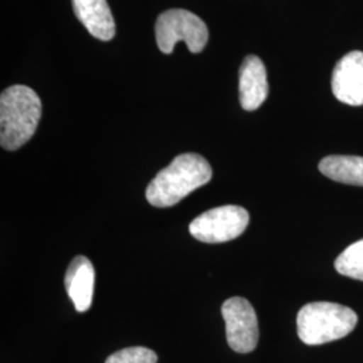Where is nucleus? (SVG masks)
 <instances>
[{
  "label": "nucleus",
  "mask_w": 363,
  "mask_h": 363,
  "mask_svg": "<svg viewBox=\"0 0 363 363\" xmlns=\"http://www.w3.org/2000/svg\"><path fill=\"white\" fill-rule=\"evenodd\" d=\"M213 169L198 154L177 156L169 167L156 174L147 187V201L155 208H171L184 196L211 181Z\"/></svg>",
  "instance_id": "1"
},
{
  "label": "nucleus",
  "mask_w": 363,
  "mask_h": 363,
  "mask_svg": "<svg viewBox=\"0 0 363 363\" xmlns=\"http://www.w3.org/2000/svg\"><path fill=\"white\" fill-rule=\"evenodd\" d=\"M42 115L38 94L25 85H13L0 97V144L7 151L21 148L34 136Z\"/></svg>",
  "instance_id": "2"
},
{
  "label": "nucleus",
  "mask_w": 363,
  "mask_h": 363,
  "mask_svg": "<svg viewBox=\"0 0 363 363\" xmlns=\"http://www.w3.org/2000/svg\"><path fill=\"white\" fill-rule=\"evenodd\" d=\"M296 323L300 340L308 346H319L347 337L358 323V316L346 306L315 301L298 311Z\"/></svg>",
  "instance_id": "3"
},
{
  "label": "nucleus",
  "mask_w": 363,
  "mask_h": 363,
  "mask_svg": "<svg viewBox=\"0 0 363 363\" xmlns=\"http://www.w3.org/2000/svg\"><path fill=\"white\" fill-rule=\"evenodd\" d=\"M155 37L160 52L171 54L178 42H184L194 54L202 52L208 40L206 23L194 13L172 9L156 19Z\"/></svg>",
  "instance_id": "4"
},
{
  "label": "nucleus",
  "mask_w": 363,
  "mask_h": 363,
  "mask_svg": "<svg viewBox=\"0 0 363 363\" xmlns=\"http://www.w3.org/2000/svg\"><path fill=\"white\" fill-rule=\"evenodd\" d=\"M249 213L241 206L226 205L211 208L190 223V233L206 244L228 242L245 232Z\"/></svg>",
  "instance_id": "5"
},
{
  "label": "nucleus",
  "mask_w": 363,
  "mask_h": 363,
  "mask_svg": "<svg viewBox=\"0 0 363 363\" xmlns=\"http://www.w3.org/2000/svg\"><path fill=\"white\" fill-rule=\"evenodd\" d=\"M222 316L230 349L241 354L255 350L259 343V322L247 298H228L222 306Z\"/></svg>",
  "instance_id": "6"
},
{
  "label": "nucleus",
  "mask_w": 363,
  "mask_h": 363,
  "mask_svg": "<svg viewBox=\"0 0 363 363\" xmlns=\"http://www.w3.org/2000/svg\"><path fill=\"white\" fill-rule=\"evenodd\" d=\"M333 93L343 104L363 105V52H347L337 62L331 79Z\"/></svg>",
  "instance_id": "7"
},
{
  "label": "nucleus",
  "mask_w": 363,
  "mask_h": 363,
  "mask_svg": "<svg viewBox=\"0 0 363 363\" xmlns=\"http://www.w3.org/2000/svg\"><path fill=\"white\" fill-rule=\"evenodd\" d=\"M267 69L257 55H247L240 67V103L245 111H256L268 97Z\"/></svg>",
  "instance_id": "8"
},
{
  "label": "nucleus",
  "mask_w": 363,
  "mask_h": 363,
  "mask_svg": "<svg viewBox=\"0 0 363 363\" xmlns=\"http://www.w3.org/2000/svg\"><path fill=\"white\" fill-rule=\"evenodd\" d=\"M65 286L76 311L85 312L91 308L94 289V268L91 259L77 256L70 262L66 271Z\"/></svg>",
  "instance_id": "9"
},
{
  "label": "nucleus",
  "mask_w": 363,
  "mask_h": 363,
  "mask_svg": "<svg viewBox=\"0 0 363 363\" xmlns=\"http://www.w3.org/2000/svg\"><path fill=\"white\" fill-rule=\"evenodd\" d=\"M73 10L91 37L105 42L115 37V19L106 0H73Z\"/></svg>",
  "instance_id": "10"
},
{
  "label": "nucleus",
  "mask_w": 363,
  "mask_h": 363,
  "mask_svg": "<svg viewBox=\"0 0 363 363\" xmlns=\"http://www.w3.org/2000/svg\"><path fill=\"white\" fill-rule=\"evenodd\" d=\"M319 169L333 181L363 186V157L361 156H327L320 160Z\"/></svg>",
  "instance_id": "11"
},
{
  "label": "nucleus",
  "mask_w": 363,
  "mask_h": 363,
  "mask_svg": "<svg viewBox=\"0 0 363 363\" xmlns=\"http://www.w3.org/2000/svg\"><path fill=\"white\" fill-rule=\"evenodd\" d=\"M335 269L342 276L363 281V238L351 244L337 256Z\"/></svg>",
  "instance_id": "12"
},
{
  "label": "nucleus",
  "mask_w": 363,
  "mask_h": 363,
  "mask_svg": "<svg viewBox=\"0 0 363 363\" xmlns=\"http://www.w3.org/2000/svg\"><path fill=\"white\" fill-rule=\"evenodd\" d=\"M105 363H157V355L147 347H128L109 355Z\"/></svg>",
  "instance_id": "13"
}]
</instances>
